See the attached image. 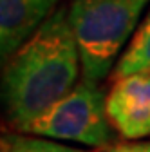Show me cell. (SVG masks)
Returning <instances> with one entry per match:
<instances>
[{"label": "cell", "mask_w": 150, "mask_h": 152, "mask_svg": "<svg viewBox=\"0 0 150 152\" xmlns=\"http://www.w3.org/2000/svg\"><path fill=\"white\" fill-rule=\"evenodd\" d=\"M80 71L69 11L56 9L11 56L4 71V103L11 123L25 130L74 89Z\"/></svg>", "instance_id": "cell-1"}, {"label": "cell", "mask_w": 150, "mask_h": 152, "mask_svg": "<svg viewBox=\"0 0 150 152\" xmlns=\"http://www.w3.org/2000/svg\"><path fill=\"white\" fill-rule=\"evenodd\" d=\"M150 0H72L69 22L80 51L82 76L98 83L110 72L116 56Z\"/></svg>", "instance_id": "cell-2"}, {"label": "cell", "mask_w": 150, "mask_h": 152, "mask_svg": "<svg viewBox=\"0 0 150 152\" xmlns=\"http://www.w3.org/2000/svg\"><path fill=\"white\" fill-rule=\"evenodd\" d=\"M110 127L107 98H103V92L94 82L82 80V83H76L71 92L51 105L24 132L100 148L112 141Z\"/></svg>", "instance_id": "cell-3"}, {"label": "cell", "mask_w": 150, "mask_h": 152, "mask_svg": "<svg viewBox=\"0 0 150 152\" xmlns=\"http://www.w3.org/2000/svg\"><path fill=\"white\" fill-rule=\"evenodd\" d=\"M107 116L125 140L150 136V72L118 78L107 96Z\"/></svg>", "instance_id": "cell-4"}, {"label": "cell", "mask_w": 150, "mask_h": 152, "mask_svg": "<svg viewBox=\"0 0 150 152\" xmlns=\"http://www.w3.org/2000/svg\"><path fill=\"white\" fill-rule=\"evenodd\" d=\"M58 0H0V51L11 56L42 27Z\"/></svg>", "instance_id": "cell-5"}, {"label": "cell", "mask_w": 150, "mask_h": 152, "mask_svg": "<svg viewBox=\"0 0 150 152\" xmlns=\"http://www.w3.org/2000/svg\"><path fill=\"white\" fill-rule=\"evenodd\" d=\"M138 72H150V13L134 34L128 49L118 60L114 67V78L118 80Z\"/></svg>", "instance_id": "cell-6"}, {"label": "cell", "mask_w": 150, "mask_h": 152, "mask_svg": "<svg viewBox=\"0 0 150 152\" xmlns=\"http://www.w3.org/2000/svg\"><path fill=\"white\" fill-rule=\"evenodd\" d=\"M4 152H89L65 147L56 141H47L40 138H25V136H6L2 140Z\"/></svg>", "instance_id": "cell-7"}, {"label": "cell", "mask_w": 150, "mask_h": 152, "mask_svg": "<svg viewBox=\"0 0 150 152\" xmlns=\"http://www.w3.org/2000/svg\"><path fill=\"white\" fill-rule=\"evenodd\" d=\"M108 152H150V141H136V143H123Z\"/></svg>", "instance_id": "cell-8"}, {"label": "cell", "mask_w": 150, "mask_h": 152, "mask_svg": "<svg viewBox=\"0 0 150 152\" xmlns=\"http://www.w3.org/2000/svg\"><path fill=\"white\" fill-rule=\"evenodd\" d=\"M2 152H4V150H2Z\"/></svg>", "instance_id": "cell-9"}]
</instances>
